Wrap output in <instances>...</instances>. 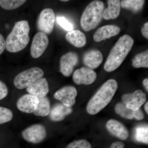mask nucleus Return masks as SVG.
Instances as JSON below:
<instances>
[{"label": "nucleus", "mask_w": 148, "mask_h": 148, "mask_svg": "<svg viewBox=\"0 0 148 148\" xmlns=\"http://www.w3.org/2000/svg\"><path fill=\"white\" fill-rule=\"evenodd\" d=\"M8 94V88L4 83L0 80V100L6 97Z\"/></svg>", "instance_id": "obj_30"}, {"label": "nucleus", "mask_w": 148, "mask_h": 148, "mask_svg": "<svg viewBox=\"0 0 148 148\" xmlns=\"http://www.w3.org/2000/svg\"><path fill=\"white\" fill-rule=\"evenodd\" d=\"M134 138L137 142L148 144V125H140L136 127L135 130Z\"/></svg>", "instance_id": "obj_24"}, {"label": "nucleus", "mask_w": 148, "mask_h": 148, "mask_svg": "<svg viewBox=\"0 0 148 148\" xmlns=\"http://www.w3.org/2000/svg\"><path fill=\"white\" fill-rule=\"evenodd\" d=\"M79 56L76 52L70 51L61 56L60 61V72L65 77L71 76L74 67L77 65Z\"/></svg>", "instance_id": "obj_11"}, {"label": "nucleus", "mask_w": 148, "mask_h": 148, "mask_svg": "<svg viewBox=\"0 0 148 148\" xmlns=\"http://www.w3.org/2000/svg\"><path fill=\"white\" fill-rule=\"evenodd\" d=\"M117 88L118 84L115 80L106 81L88 102L86 107L87 112L95 115L105 108L112 101Z\"/></svg>", "instance_id": "obj_2"}, {"label": "nucleus", "mask_w": 148, "mask_h": 148, "mask_svg": "<svg viewBox=\"0 0 148 148\" xmlns=\"http://www.w3.org/2000/svg\"><path fill=\"white\" fill-rule=\"evenodd\" d=\"M123 103L127 108L138 110L147 101L145 93L141 90H135L132 93H126L122 96Z\"/></svg>", "instance_id": "obj_8"}, {"label": "nucleus", "mask_w": 148, "mask_h": 148, "mask_svg": "<svg viewBox=\"0 0 148 148\" xmlns=\"http://www.w3.org/2000/svg\"><path fill=\"white\" fill-rule=\"evenodd\" d=\"M115 109L118 114L124 118L130 119L135 117V111L127 108L123 103H120L117 104Z\"/></svg>", "instance_id": "obj_25"}, {"label": "nucleus", "mask_w": 148, "mask_h": 148, "mask_svg": "<svg viewBox=\"0 0 148 148\" xmlns=\"http://www.w3.org/2000/svg\"><path fill=\"white\" fill-rule=\"evenodd\" d=\"M145 109L147 114H148V102H147L145 106Z\"/></svg>", "instance_id": "obj_36"}, {"label": "nucleus", "mask_w": 148, "mask_h": 148, "mask_svg": "<svg viewBox=\"0 0 148 148\" xmlns=\"http://www.w3.org/2000/svg\"><path fill=\"white\" fill-rule=\"evenodd\" d=\"M66 148H91V146L86 140H82L72 142Z\"/></svg>", "instance_id": "obj_28"}, {"label": "nucleus", "mask_w": 148, "mask_h": 148, "mask_svg": "<svg viewBox=\"0 0 148 148\" xmlns=\"http://www.w3.org/2000/svg\"><path fill=\"white\" fill-rule=\"evenodd\" d=\"M26 1L24 0H0V6L6 10H12L21 6Z\"/></svg>", "instance_id": "obj_26"}, {"label": "nucleus", "mask_w": 148, "mask_h": 148, "mask_svg": "<svg viewBox=\"0 0 148 148\" xmlns=\"http://www.w3.org/2000/svg\"><path fill=\"white\" fill-rule=\"evenodd\" d=\"M29 22L22 20L16 22L5 40L6 49L11 53L23 50L30 41Z\"/></svg>", "instance_id": "obj_3"}, {"label": "nucleus", "mask_w": 148, "mask_h": 148, "mask_svg": "<svg viewBox=\"0 0 148 148\" xmlns=\"http://www.w3.org/2000/svg\"><path fill=\"white\" fill-rule=\"evenodd\" d=\"M6 49V42L4 38L0 34V55Z\"/></svg>", "instance_id": "obj_31"}, {"label": "nucleus", "mask_w": 148, "mask_h": 148, "mask_svg": "<svg viewBox=\"0 0 148 148\" xmlns=\"http://www.w3.org/2000/svg\"><path fill=\"white\" fill-rule=\"evenodd\" d=\"M145 3L143 0H123L121 1L120 5L122 8L137 12L143 8Z\"/></svg>", "instance_id": "obj_22"}, {"label": "nucleus", "mask_w": 148, "mask_h": 148, "mask_svg": "<svg viewBox=\"0 0 148 148\" xmlns=\"http://www.w3.org/2000/svg\"><path fill=\"white\" fill-rule=\"evenodd\" d=\"M13 116V113L10 109L0 107V124L10 121Z\"/></svg>", "instance_id": "obj_27"}, {"label": "nucleus", "mask_w": 148, "mask_h": 148, "mask_svg": "<svg viewBox=\"0 0 148 148\" xmlns=\"http://www.w3.org/2000/svg\"><path fill=\"white\" fill-rule=\"evenodd\" d=\"M132 65L136 69L148 67V51L138 53L132 60Z\"/></svg>", "instance_id": "obj_23"}, {"label": "nucleus", "mask_w": 148, "mask_h": 148, "mask_svg": "<svg viewBox=\"0 0 148 148\" xmlns=\"http://www.w3.org/2000/svg\"><path fill=\"white\" fill-rule=\"evenodd\" d=\"M27 92L38 98L45 97L49 91L48 83L46 79L42 78L27 88Z\"/></svg>", "instance_id": "obj_16"}, {"label": "nucleus", "mask_w": 148, "mask_h": 148, "mask_svg": "<svg viewBox=\"0 0 148 148\" xmlns=\"http://www.w3.org/2000/svg\"><path fill=\"white\" fill-rule=\"evenodd\" d=\"M134 42V40L129 35L121 37L110 51L104 65L105 71L111 72L118 69L130 52Z\"/></svg>", "instance_id": "obj_1"}, {"label": "nucleus", "mask_w": 148, "mask_h": 148, "mask_svg": "<svg viewBox=\"0 0 148 148\" xmlns=\"http://www.w3.org/2000/svg\"><path fill=\"white\" fill-rule=\"evenodd\" d=\"M106 127L111 134L122 140H125L129 137V132L121 123L114 119L108 122Z\"/></svg>", "instance_id": "obj_17"}, {"label": "nucleus", "mask_w": 148, "mask_h": 148, "mask_svg": "<svg viewBox=\"0 0 148 148\" xmlns=\"http://www.w3.org/2000/svg\"><path fill=\"white\" fill-rule=\"evenodd\" d=\"M73 112L71 108L66 107L63 104L58 103L52 107L49 113V118L53 121H60L63 120L66 116Z\"/></svg>", "instance_id": "obj_18"}, {"label": "nucleus", "mask_w": 148, "mask_h": 148, "mask_svg": "<svg viewBox=\"0 0 148 148\" xmlns=\"http://www.w3.org/2000/svg\"><path fill=\"white\" fill-rule=\"evenodd\" d=\"M49 40L47 35L42 32H38L33 38L30 53L33 58H39L42 55L47 48Z\"/></svg>", "instance_id": "obj_9"}, {"label": "nucleus", "mask_w": 148, "mask_h": 148, "mask_svg": "<svg viewBox=\"0 0 148 148\" xmlns=\"http://www.w3.org/2000/svg\"><path fill=\"white\" fill-rule=\"evenodd\" d=\"M65 38L68 42L76 47H83L86 43V36L79 30H73L68 32Z\"/></svg>", "instance_id": "obj_19"}, {"label": "nucleus", "mask_w": 148, "mask_h": 148, "mask_svg": "<svg viewBox=\"0 0 148 148\" xmlns=\"http://www.w3.org/2000/svg\"><path fill=\"white\" fill-rule=\"evenodd\" d=\"M142 34L143 36L148 39V22H147L144 25L142 29Z\"/></svg>", "instance_id": "obj_33"}, {"label": "nucleus", "mask_w": 148, "mask_h": 148, "mask_svg": "<svg viewBox=\"0 0 148 148\" xmlns=\"http://www.w3.org/2000/svg\"><path fill=\"white\" fill-rule=\"evenodd\" d=\"M108 7L104 10L103 18L106 20L115 19L121 12L120 1L119 0H108Z\"/></svg>", "instance_id": "obj_20"}, {"label": "nucleus", "mask_w": 148, "mask_h": 148, "mask_svg": "<svg viewBox=\"0 0 148 148\" xmlns=\"http://www.w3.org/2000/svg\"><path fill=\"white\" fill-rule=\"evenodd\" d=\"M43 71L38 67L29 69L18 74L14 79V84L18 89L28 88L43 77Z\"/></svg>", "instance_id": "obj_5"}, {"label": "nucleus", "mask_w": 148, "mask_h": 148, "mask_svg": "<svg viewBox=\"0 0 148 148\" xmlns=\"http://www.w3.org/2000/svg\"><path fill=\"white\" fill-rule=\"evenodd\" d=\"M124 146V144L122 142H116L112 143L110 148H123Z\"/></svg>", "instance_id": "obj_34"}, {"label": "nucleus", "mask_w": 148, "mask_h": 148, "mask_svg": "<svg viewBox=\"0 0 148 148\" xmlns=\"http://www.w3.org/2000/svg\"><path fill=\"white\" fill-rule=\"evenodd\" d=\"M61 1L63 2H66V1H68V0H63V1Z\"/></svg>", "instance_id": "obj_37"}, {"label": "nucleus", "mask_w": 148, "mask_h": 148, "mask_svg": "<svg viewBox=\"0 0 148 148\" xmlns=\"http://www.w3.org/2000/svg\"><path fill=\"white\" fill-rule=\"evenodd\" d=\"M103 55L100 51L92 49L84 53L83 62L87 68L94 69L98 68L103 62Z\"/></svg>", "instance_id": "obj_15"}, {"label": "nucleus", "mask_w": 148, "mask_h": 148, "mask_svg": "<svg viewBox=\"0 0 148 148\" xmlns=\"http://www.w3.org/2000/svg\"><path fill=\"white\" fill-rule=\"evenodd\" d=\"M56 20L58 24L66 31L70 32L73 30V24L65 17L63 16L58 17L56 18Z\"/></svg>", "instance_id": "obj_29"}, {"label": "nucleus", "mask_w": 148, "mask_h": 148, "mask_svg": "<svg viewBox=\"0 0 148 148\" xmlns=\"http://www.w3.org/2000/svg\"><path fill=\"white\" fill-rule=\"evenodd\" d=\"M77 94L75 88L72 86H66L56 91L54 94V98L61 101L66 107L71 108L75 103Z\"/></svg>", "instance_id": "obj_10"}, {"label": "nucleus", "mask_w": 148, "mask_h": 148, "mask_svg": "<svg viewBox=\"0 0 148 148\" xmlns=\"http://www.w3.org/2000/svg\"><path fill=\"white\" fill-rule=\"evenodd\" d=\"M120 27L114 25H106L98 28L93 34V40L96 42L110 38L119 34Z\"/></svg>", "instance_id": "obj_14"}, {"label": "nucleus", "mask_w": 148, "mask_h": 148, "mask_svg": "<svg viewBox=\"0 0 148 148\" xmlns=\"http://www.w3.org/2000/svg\"><path fill=\"white\" fill-rule=\"evenodd\" d=\"M22 136L27 142L38 144L43 141L46 137V130L42 124L33 125L22 131Z\"/></svg>", "instance_id": "obj_7"}, {"label": "nucleus", "mask_w": 148, "mask_h": 148, "mask_svg": "<svg viewBox=\"0 0 148 148\" xmlns=\"http://www.w3.org/2000/svg\"><path fill=\"white\" fill-rule=\"evenodd\" d=\"M73 78L74 82L77 84L90 85L95 81L97 74L92 69L82 67L75 71Z\"/></svg>", "instance_id": "obj_12"}, {"label": "nucleus", "mask_w": 148, "mask_h": 148, "mask_svg": "<svg viewBox=\"0 0 148 148\" xmlns=\"http://www.w3.org/2000/svg\"><path fill=\"white\" fill-rule=\"evenodd\" d=\"M144 115L143 112L140 109L138 110L135 111V117L136 119L138 120H141L144 119Z\"/></svg>", "instance_id": "obj_32"}, {"label": "nucleus", "mask_w": 148, "mask_h": 148, "mask_svg": "<svg viewBox=\"0 0 148 148\" xmlns=\"http://www.w3.org/2000/svg\"><path fill=\"white\" fill-rule=\"evenodd\" d=\"M143 84L147 91H148V79L146 78L143 80Z\"/></svg>", "instance_id": "obj_35"}, {"label": "nucleus", "mask_w": 148, "mask_h": 148, "mask_svg": "<svg viewBox=\"0 0 148 148\" xmlns=\"http://www.w3.org/2000/svg\"><path fill=\"white\" fill-rule=\"evenodd\" d=\"M105 10L104 3L100 1L91 2L86 7L80 19V24L83 29L89 32L95 29L101 23Z\"/></svg>", "instance_id": "obj_4"}, {"label": "nucleus", "mask_w": 148, "mask_h": 148, "mask_svg": "<svg viewBox=\"0 0 148 148\" xmlns=\"http://www.w3.org/2000/svg\"><path fill=\"white\" fill-rule=\"evenodd\" d=\"M55 15L52 9L45 8L40 14L37 21V27L40 32L49 34L53 32Z\"/></svg>", "instance_id": "obj_6"}, {"label": "nucleus", "mask_w": 148, "mask_h": 148, "mask_svg": "<svg viewBox=\"0 0 148 148\" xmlns=\"http://www.w3.org/2000/svg\"><path fill=\"white\" fill-rule=\"evenodd\" d=\"M39 98L31 94H25L17 101L16 107L19 111L30 114L36 110L39 104Z\"/></svg>", "instance_id": "obj_13"}, {"label": "nucleus", "mask_w": 148, "mask_h": 148, "mask_svg": "<svg viewBox=\"0 0 148 148\" xmlns=\"http://www.w3.org/2000/svg\"><path fill=\"white\" fill-rule=\"evenodd\" d=\"M38 105L36 110L33 112L38 116L45 117L48 115L51 110L50 103L49 99L47 97L39 98Z\"/></svg>", "instance_id": "obj_21"}]
</instances>
